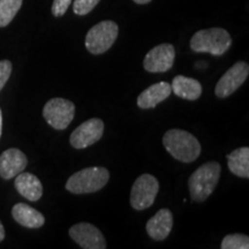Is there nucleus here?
Segmentation results:
<instances>
[{
	"instance_id": "nucleus-26",
	"label": "nucleus",
	"mask_w": 249,
	"mask_h": 249,
	"mask_svg": "<svg viewBox=\"0 0 249 249\" xmlns=\"http://www.w3.org/2000/svg\"><path fill=\"white\" fill-rule=\"evenodd\" d=\"M1 132H2V113L0 110V138H1Z\"/></svg>"
},
{
	"instance_id": "nucleus-22",
	"label": "nucleus",
	"mask_w": 249,
	"mask_h": 249,
	"mask_svg": "<svg viewBox=\"0 0 249 249\" xmlns=\"http://www.w3.org/2000/svg\"><path fill=\"white\" fill-rule=\"evenodd\" d=\"M12 74V62L9 60L0 61V91L4 88Z\"/></svg>"
},
{
	"instance_id": "nucleus-6",
	"label": "nucleus",
	"mask_w": 249,
	"mask_h": 249,
	"mask_svg": "<svg viewBox=\"0 0 249 249\" xmlns=\"http://www.w3.org/2000/svg\"><path fill=\"white\" fill-rule=\"evenodd\" d=\"M75 116V105L65 98H52L43 108V117L54 129L64 130L73 121Z\"/></svg>"
},
{
	"instance_id": "nucleus-25",
	"label": "nucleus",
	"mask_w": 249,
	"mask_h": 249,
	"mask_svg": "<svg viewBox=\"0 0 249 249\" xmlns=\"http://www.w3.org/2000/svg\"><path fill=\"white\" fill-rule=\"evenodd\" d=\"M134 2H136V4H139V5H145V4H148V2H150L151 0H133Z\"/></svg>"
},
{
	"instance_id": "nucleus-4",
	"label": "nucleus",
	"mask_w": 249,
	"mask_h": 249,
	"mask_svg": "<svg viewBox=\"0 0 249 249\" xmlns=\"http://www.w3.org/2000/svg\"><path fill=\"white\" fill-rule=\"evenodd\" d=\"M110 173L104 167H88L74 173L66 182V189L73 194H90L107 186Z\"/></svg>"
},
{
	"instance_id": "nucleus-10",
	"label": "nucleus",
	"mask_w": 249,
	"mask_h": 249,
	"mask_svg": "<svg viewBox=\"0 0 249 249\" xmlns=\"http://www.w3.org/2000/svg\"><path fill=\"white\" fill-rule=\"evenodd\" d=\"M176 59V50L169 43L155 46L143 60V67L150 73H164L171 70Z\"/></svg>"
},
{
	"instance_id": "nucleus-2",
	"label": "nucleus",
	"mask_w": 249,
	"mask_h": 249,
	"mask_svg": "<svg viewBox=\"0 0 249 249\" xmlns=\"http://www.w3.org/2000/svg\"><path fill=\"white\" fill-rule=\"evenodd\" d=\"M222 167L217 161H208L198 167L188 180L189 193L195 202H204L219 181Z\"/></svg>"
},
{
	"instance_id": "nucleus-15",
	"label": "nucleus",
	"mask_w": 249,
	"mask_h": 249,
	"mask_svg": "<svg viewBox=\"0 0 249 249\" xmlns=\"http://www.w3.org/2000/svg\"><path fill=\"white\" fill-rule=\"evenodd\" d=\"M15 188L24 198L31 202L38 201L43 195V186L39 179L34 174L21 172L15 179Z\"/></svg>"
},
{
	"instance_id": "nucleus-1",
	"label": "nucleus",
	"mask_w": 249,
	"mask_h": 249,
	"mask_svg": "<svg viewBox=\"0 0 249 249\" xmlns=\"http://www.w3.org/2000/svg\"><path fill=\"white\" fill-rule=\"evenodd\" d=\"M163 144L167 152L182 163H192L201 154V144L191 133L181 129H170L165 133Z\"/></svg>"
},
{
	"instance_id": "nucleus-3",
	"label": "nucleus",
	"mask_w": 249,
	"mask_h": 249,
	"mask_svg": "<svg viewBox=\"0 0 249 249\" xmlns=\"http://www.w3.org/2000/svg\"><path fill=\"white\" fill-rule=\"evenodd\" d=\"M232 38L223 28H210L194 34L191 39V49L200 53L223 55L231 48Z\"/></svg>"
},
{
	"instance_id": "nucleus-19",
	"label": "nucleus",
	"mask_w": 249,
	"mask_h": 249,
	"mask_svg": "<svg viewBox=\"0 0 249 249\" xmlns=\"http://www.w3.org/2000/svg\"><path fill=\"white\" fill-rule=\"evenodd\" d=\"M22 6V0H0V28L8 26Z\"/></svg>"
},
{
	"instance_id": "nucleus-18",
	"label": "nucleus",
	"mask_w": 249,
	"mask_h": 249,
	"mask_svg": "<svg viewBox=\"0 0 249 249\" xmlns=\"http://www.w3.org/2000/svg\"><path fill=\"white\" fill-rule=\"evenodd\" d=\"M227 165L233 174L240 178H249V148L242 147L227 155Z\"/></svg>"
},
{
	"instance_id": "nucleus-8",
	"label": "nucleus",
	"mask_w": 249,
	"mask_h": 249,
	"mask_svg": "<svg viewBox=\"0 0 249 249\" xmlns=\"http://www.w3.org/2000/svg\"><path fill=\"white\" fill-rule=\"evenodd\" d=\"M249 75V66L247 62L239 61L230 68L218 81L214 93L217 97L226 98L230 97L244 85Z\"/></svg>"
},
{
	"instance_id": "nucleus-14",
	"label": "nucleus",
	"mask_w": 249,
	"mask_h": 249,
	"mask_svg": "<svg viewBox=\"0 0 249 249\" xmlns=\"http://www.w3.org/2000/svg\"><path fill=\"white\" fill-rule=\"evenodd\" d=\"M172 88L171 85L167 82H158L155 83L140 93L138 97V107L143 110L148 108H154L157 107L160 103L165 101L167 97H170Z\"/></svg>"
},
{
	"instance_id": "nucleus-20",
	"label": "nucleus",
	"mask_w": 249,
	"mask_h": 249,
	"mask_svg": "<svg viewBox=\"0 0 249 249\" xmlns=\"http://www.w3.org/2000/svg\"><path fill=\"white\" fill-rule=\"evenodd\" d=\"M222 249H248L249 238L245 234H229L223 239Z\"/></svg>"
},
{
	"instance_id": "nucleus-16",
	"label": "nucleus",
	"mask_w": 249,
	"mask_h": 249,
	"mask_svg": "<svg viewBox=\"0 0 249 249\" xmlns=\"http://www.w3.org/2000/svg\"><path fill=\"white\" fill-rule=\"evenodd\" d=\"M12 216L20 225L28 229H39L45 223V218L39 211L24 203L15 204L12 209Z\"/></svg>"
},
{
	"instance_id": "nucleus-12",
	"label": "nucleus",
	"mask_w": 249,
	"mask_h": 249,
	"mask_svg": "<svg viewBox=\"0 0 249 249\" xmlns=\"http://www.w3.org/2000/svg\"><path fill=\"white\" fill-rule=\"evenodd\" d=\"M28 160L26 155L18 149L12 148L0 155V177L9 180L17 177L27 167Z\"/></svg>"
},
{
	"instance_id": "nucleus-24",
	"label": "nucleus",
	"mask_w": 249,
	"mask_h": 249,
	"mask_svg": "<svg viewBox=\"0 0 249 249\" xmlns=\"http://www.w3.org/2000/svg\"><path fill=\"white\" fill-rule=\"evenodd\" d=\"M4 239H5V229L4 226H2L1 222H0V242L4 240Z\"/></svg>"
},
{
	"instance_id": "nucleus-7",
	"label": "nucleus",
	"mask_w": 249,
	"mask_h": 249,
	"mask_svg": "<svg viewBox=\"0 0 249 249\" xmlns=\"http://www.w3.org/2000/svg\"><path fill=\"white\" fill-rule=\"evenodd\" d=\"M160 191V182L151 174H142L135 180L130 192V205L135 210H144L154 204Z\"/></svg>"
},
{
	"instance_id": "nucleus-9",
	"label": "nucleus",
	"mask_w": 249,
	"mask_h": 249,
	"mask_svg": "<svg viewBox=\"0 0 249 249\" xmlns=\"http://www.w3.org/2000/svg\"><path fill=\"white\" fill-rule=\"evenodd\" d=\"M104 134V123L98 118H92L81 124L71 133L70 143L75 149H85L95 144Z\"/></svg>"
},
{
	"instance_id": "nucleus-13",
	"label": "nucleus",
	"mask_w": 249,
	"mask_h": 249,
	"mask_svg": "<svg viewBox=\"0 0 249 249\" xmlns=\"http://www.w3.org/2000/svg\"><path fill=\"white\" fill-rule=\"evenodd\" d=\"M173 226V216L171 210L160 209L154 217L148 220L147 233L151 239L156 241H163L169 236L172 231Z\"/></svg>"
},
{
	"instance_id": "nucleus-23",
	"label": "nucleus",
	"mask_w": 249,
	"mask_h": 249,
	"mask_svg": "<svg viewBox=\"0 0 249 249\" xmlns=\"http://www.w3.org/2000/svg\"><path fill=\"white\" fill-rule=\"evenodd\" d=\"M71 4V0H53V5H52V14L54 17L60 18L67 12L68 7Z\"/></svg>"
},
{
	"instance_id": "nucleus-5",
	"label": "nucleus",
	"mask_w": 249,
	"mask_h": 249,
	"mask_svg": "<svg viewBox=\"0 0 249 249\" xmlns=\"http://www.w3.org/2000/svg\"><path fill=\"white\" fill-rule=\"evenodd\" d=\"M119 28L113 21H102L93 26L86 36V48L90 53L102 54L116 42Z\"/></svg>"
},
{
	"instance_id": "nucleus-21",
	"label": "nucleus",
	"mask_w": 249,
	"mask_h": 249,
	"mask_svg": "<svg viewBox=\"0 0 249 249\" xmlns=\"http://www.w3.org/2000/svg\"><path fill=\"white\" fill-rule=\"evenodd\" d=\"M101 0H75L73 4V11L76 15H87L92 11Z\"/></svg>"
},
{
	"instance_id": "nucleus-11",
	"label": "nucleus",
	"mask_w": 249,
	"mask_h": 249,
	"mask_svg": "<svg viewBox=\"0 0 249 249\" xmlns=\"http://www.w3.org/2000/svg\"><path fill=\"white\" fill-rule=\"evenodd\" d=\"M70 236L85 249H105L107 241L104 235L96 226L89 223H80L70 229Z\"/></svg>"
},
{
	"instance_id": "nucleus-17",
	"label": "nucleus",
	"mask_w": 249,
	"mask_h": 249,
	"mask_svg": "<svg viewBox=\"0 0 249 249\" xmlns=\"http://www.w3.org/2000/svg\"><path fill=\"white\" fill-rule=\"evenodd\" d=\"M174 95L180 98L196 101L202 95V86L197 80L182 75L176 76L171 83Z\"/></svg>"
}]
</instances>
